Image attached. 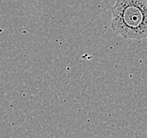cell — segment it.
Returning a JSON list of instances; mask_svg holds the SVG:
<instances>
[{
	"instance_id": "cell-1",
	"label": "cell",
	"mask_w": 147,
	"mask_h": 138,
	"mask_svg": "<svg viewBox=\"0 0 147 138\" xmlns=\"http://www.w3.org/2000/svg\"><path fill=\"white\" fill-rule=\"evenodd\" d=\"M113 31L125 39L147 37V0H116L112 8Z\"/></svg>"
}]
</instances>
